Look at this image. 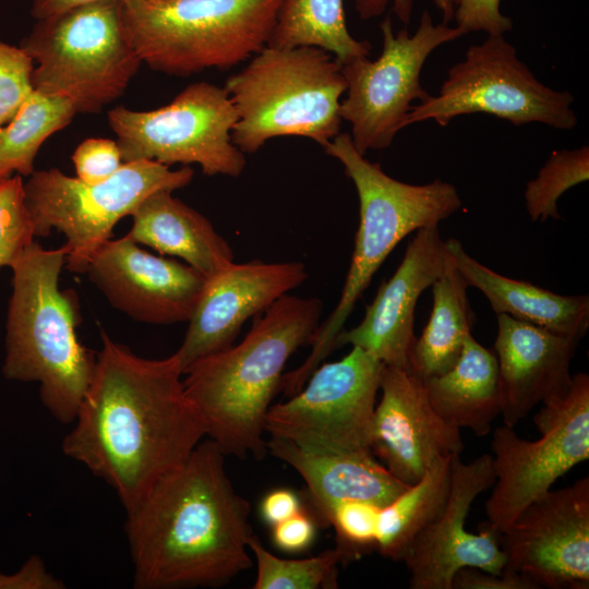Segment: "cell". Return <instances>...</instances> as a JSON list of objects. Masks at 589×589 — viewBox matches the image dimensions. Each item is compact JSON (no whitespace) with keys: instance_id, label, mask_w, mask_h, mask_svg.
<instances>
[{"instance_id":"6da1fadb","label":"cell","mask_w":589,"mask_h":589,"mask_svg":"<svg viewBox=\"0 0 589 589\" xmlns=\"http://www.w3.org/2000/svg\"><path fill=\"white\" fill-rule=\"evenodd\" d=\"M100 335L94 373L62 450L109 484L127 512L189 457L206 428L175 354L142 358Z\"/></svg>"},{"instance_id":"7a4b0ae2","label":"cell","mask_w":589,"mask_h":589,"mask_svg":"<svg viewBox=\"0 0 589 589\" xmlns=\"http://www.w3.org/2000/svg\"><path fill=\"white\" fill-rule=\"evenodd\" d=\"M212 440L127 510L137 589L218 587L252 566L250 504L236 492Z\"/></svg>"},{"instance_id":"3957f363","label":"cell","mask_w":589,"mask_h":589,"mask_svg":"<svg viewBox=\"0 0 589 589\" xmlns=\"http://www.w3.org/2000/svg\"><path fill=\"white\" fill-rule=\"evenodd\" d=\"M322 300L285 294L254 316L236 346L185 371L187 395L200 411L206 436L225 455L263 459L265 417L290 356L309 344L321 323Z\"/></svg>"},{"instance_id":"277c9868","label":"cell","mask_w":589,"mask_h":589,"mask_svg":"<svg viewBox=\"0 0 589 589\" xmlns=\"http://www.w3.org/2000/svg\"><path fill=\"white\" fill-rule=\"evenodd\" d=\"M63 247L46 250L35 241L11 265L2 374L39 384L51 416L72 423L91 383L96 353L77 339L75 296L59 288Z\"/></svg>"},{"instance_id":"5b68a950","label":"cell","mask_w":589,"mask_h":589,"mask_svg":"<svg viewBox=\"0 0 589 589\" xmlns=\"http://www.w3.org/2000/svg\"><path fill=\"white\" fill-rule=\"evenodd\" d=\"M324 149L344 166L353 182L360 220L338 303L311 337L312 350L308 358L281 377L279 392L288 397L303 387L313 371L335 349L336 337L394 248L409 233L438 225L461 206L457 189L449 182L435 179L416 185L389 177L378 163H371L356 149L348 133H338Z\"/></svg>"},{"instance_id":"8992f818","label":"cell","mask_w":589,"mask_h":589,"mask_svg":"<svg viewBox=\"0 0 589 589\" xmlns=\"http://www.w3.org/2000/svg\"><path fill=\"white\" fill-rule=\"evenodd\" d=\"M237 111L231 139L243 154L267 141L301 136L325 147L341 125V65L313 46H266L225 83Z\"/></svg>"},{"instance_id":"52a82bcc","label":"cell","mask_w":589,"mask_h":589,"mask_svg":"<svg viewBox=\"0 0 589 589\" xmlns=\"http://www.w3.org/2000/svg\"><path fill=\"white\" fill-rule=\"evenodd\" d=\"M283 0H124L142 63L168 75L229 69L267 46Z\"/></svg>"},{"instance_id":"ba28073f","label":"cell","mask_w":589,"mask_h":589,"mask_svg":"<svg viewBox=\"0 0 589 589\" xmlns=\"http://www.w3.org/2000/svg\"><path fill=\"white\" fill-rule=\"evenodd\" d=\"M20 46L34 61L35 91L67 97L77 113L99 112L122 96L142 64L117 0L36 20Z\"/></svg>"},{"instance_id":"9c48e42d","label":"cell","mask_w":589,"mask_h":589,"mask_svg":"<svg viewBox=\"0 0 589 589\" xmlns=\"http://www.w3.org/2000/svg\"><path fill=\"white\" fill-rule=\"evenodd\" d=\"M193 175L189 166L171 170L152 160L123 163L110 178L93 184L58 168L34 170L24 190L35 237L61 232L67 268L85 273L120 219L131 216L156 191L184 188Z\"/></svg>"},{"instance_id":"30bf717a","label":"cell","mask_w":589,"mask_h":589,"mask_svg":"<svg viewBox=\"0 0 589 589\" xmlns=\"http://www.w3.org/2000/svg\"><path fill=\"white\" fill-rule=\"evenodd\" d=\"M238 116L225 87L195 82L153 110L117 106L108 123L123 163L196 164L207 176H240L247 159L232 142Z\"/></svg>"},{"instance_id":"8fae6325","label":"cell","mask_w":589,"mask_h":589,"mask_svg":"<svg viewBox=\"0 0 589 589\" xmlns=\"http://www.w3.org/2000/svg\"><path fill=\"white\" fill-rule=\"evenodd\" d=\"M574 97L541 83L503 35L468 48L447 73L438 94L412 105L405 128L425 120L441 127L461 115L484 112L515 125L539 122L560 130L577 124Z\"/></svg>"},{"instance_id":"7c38bea8","label":"cell","mask_w":589,"mask_h":589,"mask_svg":"<svg viewBox=\"0 0 589 589\" xmlns=\"http://www.w3.org/2000/svg\"><path fill=\"white\" fill-rule=\"evenodd\" d=\"M541 436L519 437L496 428L491 448L494 488L485 503L488 524L502 533L536 498L573 467L589 458V376L573 375L569 392L543 404L533 417Z\"/></svg>"},{"instance_id":"4fadbf2b","label":"cell","mask_w":589,"mask_h":589,"mask_svg":"<svg viewBox=\"0 0 589 589\" xmlns=\"http://www.w3.org/2000/svg\"><path fill=\"white\" fill-rule=\"evenodd\" d=\"M383 368L356 346L341 360L320 364L289 400L268 408L265 433L312 452L373 454Z\"/></svg>"},{"instance_id":"5bb4252c","label":"cell","mask_w":589,"mask_h":589,"mask_svg":"<svg viewBox=\"0 0 589 589\" xmlns=\"http://www.w3.org/2000/svg\"><path fill=\"white\" fill-rule=\"evenodd\" d=\"M381 32L383 47L376 60L361 57L341 65L346 97L340 116L351 124L350 136L361 155L392 144L405 128L411 103L431 96L420 84L425 60L438 46L464 35L457 26L433 24L428 11L412 35L406 27L394 34L388 16L381 23Z\"/></svg>"},{"instance_id":"9a60e30c","label":"cell","mask_w":589,"mask_h":589,"mask_svg":"<svg viewBox=\"0 0 589 589\" xmlns=\"http://www.w3.org/2000/svg\"><path fill=\"white\" fill-rule=\"evenodd\" d=\"M503 570L540 588L589 587V478L549 490L501 533Z\"/></svg>"},{"instance_id":"2e32d148","label":"cell","mask_w":589,"mask_h":589,"mask_svg":"<svg viewBox=\"0 0 589 589\" xmlns=\"http://www.w3.org/2000/svg\"><path fill=\"white\" fill-rule=\"evenodd\" d=\"M494 480L492 455L483 454L469 462H464L460 455L452 457L445 504L413 540L404 560L411 589H452L453 576L462 567L503 572L501 533L488 522L479 526V533L465 529L473 501Z\"/></svg>"},{"instance_id":"e0dca14e","label":"cell","mask_w":589,"mask_h":589,"mask_svg":"<svg viewBox=\"0 0 589 589\" xmlns=\"http://www.w3.org/2000/svg\"><path fill=\"white\" fill-rule=\"evenodd\" d=\"M85 274L115 309L161 325L188 322L206 280L188 264L148 253L128 235L107 240Z\"/></svg>"},{"instance_id":"ac0fdd59","label":"cell","mask_w":589,"mask_h":589,"mask_svg":"<svg viewBox=\"0 0 589 589\" xmlns=\"http://www.w3.org/2000/svg\"><path fill=\"white\" fill-rule=\"evenodd\" d=\"M308 278L298 261L260 260L223 267L206 278L184 339L173 353L182 373L196 361L232 346L242 325Z\"/></svg>"},{"instance_id":"d6986e66","label":"cell","mask_w":589,"mask_h":589,"mask_svg":"<svg viewBox=\"0 0 589 589\" xmlns=\"http://www.w3.org/2000/svg\"><path fill=\"white\" fill-rule=\"evenodd\" d=\"M372 424V453L401 482L417 483L437 461L460 455V430L432 407L423 382L404 368L384 365Z\"/></svg>"},{"instance_id":"ffe728a7","label":"cell","mask_w":589,"mask_h":589,"mask_svg":"<svg viewBox=\"0 0 589 589\" xmlns=\"http://www.w3.org/2000/svg\"><path fill=\"white\" fill-rule=\"evenodd\" d=\"M450 260L438 225L417 230L396 272L366 305L362 321L349 330L342 329L334 348L360 347L384 365L407 369L417 339L413 324L418 299L445 272Z\"/></svg>"},{"instance_id":"44dd1931","label":"cell","mask_w":589,"mask_h":589,"mask_svg":"<svg viewBox=\"0 0 589 589\" xmlns=\"http://www.w3.org/2000/svg\"><path fill=\"white\" fill-rule=\"evenodd\" d=\"M495 352L504 424L515 426L538 404L570 389V361L578 339L497 314Z\"/></svg>"},{"instance_id":"7402d4cb","label":"cell","mask_w":589,"mask_h":589,"mask_svg":"<svg viewBox=\"0 0 589 589\" xmlns=\"http://www.w3.org/2000/svg\"><path fill=\"white\" fill-rule=\"evenodd\" d=\"M266 449L303 478L309 502L323 524L344 501H364L384 507L409 485L394 477L373 454L323 453L271 437Z\"/></svg>"},{"instance_id":"603a6c76","label":"cell","mask_w":589,"mask_h":589,"mask_svg":"<svg viewBox=\"0 0 589 589\" xmlns=\"http://www.w3.org/2000/svg\"><path fill=\"white\" fill-rule=\"evenodd\" d=\"M468 286L479 289L497 314H507L555 334L580 339L589 328V297L563 296L526 280L512 279L470 256L460 241H445Z\"/></svg>"},{"instance_id":"cb8c5ba5","label":"cell","mask_w":589,"mask_h":589,"mask_svg":"<svg viewBox=\"0 0 589 589\" xmlns=\"http://www.w3.org/2000/svg\"><path fill=\"white\" fill-rule=\"evenodd\" d=\"M172 192L149 194L131 215L127 235L160 254L183 260L207 278L233 262L232 249L205 216Z\"/></svg>"},{"instance_id":"d4e9b609","label":"cell","mask_w":589,"mask_h":589,"mask_svg":"<svg viewBox=\"0 0 589 589\" xmlns=\"http://www.w3.org/2000/svg\"><path fill=\"white\" fill-rule=\"evenodd\" d=\"M434 410L449 424L485 436L502 411L496 356L469 334L445 373L422 381Z\"/></svg>"},{"instance_id":"484cf974","label":"cell","mask_w":589,"mask_h":589,"mask_svg":"<svg viewBox=\"0 0 589 589\" xmlns=\"http://www.w3.org/2000/svg\"><path fill=\"white\" fill-rule=\"evenodd\" d=\"M452 256V255H450ZM433 305L428 324L412 347L408 368L421 381L445 373L457 362L476 322L467 288L452 257L433 283Z\"/></svg>"},{"instance_id":"4316f807","label":"cell","mask_w":589,"mask_h":589,"mask_svg":"<svg viewBox=\"0 0 589 589\" xmlns=\"http://www.w3.org/2000/svg\"><path fill=\"white\" fill-rule=\"evenodd\" d=\"M267 46L318 47L340 65L369 57L371 45L348 31L342 0H283Z\"/></svg>"},{"instance_id":"83f0119b","label":"cell","mask_w":589,"mask_h":589,"mask_svg":"<svg viewBox=\"0 0 589 589\" xmlns=\"http://www.w3.org/2000/svg\"><path fill=\"white\" fill-rule=\"evenodd\" d=\"M453 456L434 464L417 483L381 507L375 549L384 557L404 561L413 540L438 514L449 491Z\"/></svg>"},{"instance_id":"f1b7e54d","label":"cell","mask_w":589,"mask_h":589,"mask_svg":"<svg viewBox=\"0 0 589 589\" xmlns=\"http://www.w3.org/2000/svg\"><path fill=\"white\" fill-rule=\"evenodd\" d=\"M76 113L67 97L34 91L13 119L0 127V165L22 177L32 175L44 142L67 128Z\"/></svg>"},{"instance_id":"f546056e","label":"cell","mask_w":589,"mask_h":589,"mask_svg":"<svg viewBox=\"0 0 589 589\" xmlns=\"http://www.w3.org/2000/svg\"><path fill=\"white\" fill-rule=\"evenodd\" d=\"M248 546L256 561L254 589H335L338 588V565L348 562L337 546L303 560L274 555L255 534L249 538Z\"/></svg>"},{"instance_id":"4dcf8cb0","label":"cell","mask_w":589,"mask_h":589,"mask_svg":"<svg viewBox=\"0 0 589 589\" xmlns=\"http://www.w3.org/2000/svg\"><path fill=\"white\" fill-rule=\"evenodd\" d=\"M589 179V147L561 149L551 153L539 170L537 178L530 180L524 193L527 212L533 221L560 219L557 200L560 196Z\"/></svg>"},{"instance_id":"1f68e13d","label":"cell","mask_w":589,"mask_h":589,"mask_svg":"<svg viewBox=\"0 0 589 589\" xmlns=\"http://www.w3.org/2000/svg\"><path fill=\"white\" fill-rule=\"evenodd\" d=\"M24 181L13 173L0 181V268L11 265L34 242Z\"/></svg>"},{"instance_id":"d6a6232c","label":"cell","mask_w":589,"mask_h":589,"mask_svg":"<svg viewBox=\"0 0 589 589\" xmlns=\"http://www.w3.org/2000/svg\"><path fill=\"white\" fill-rule=\"evenodd\" d=\"M380 509L364 501H344L333 507L328 525L335 528L336 546L346 554L348 562L376 548Z\"/></svg>"},{"instance_id":"836d02e7","label":"cell","mask_w":589,"mask_h":589,"mask_svg":"<svg viewBox=\"0 0 589 589\" xmlns=\"http://www.w3.org/2000/svg\"><path fill=\"white\" fill-rule=\"evenodd\" d=\"M34 61L20 46L0 40V127L13 119L35 91Z\"/></svg>"},{"instance_id":"e575fe53","label":"cell","mask_w":589,"mask_h":589,"mask_svg":"<svg viewBox=\"0 0 589 589\" xmlns=\"http://www.w3.org/2000/svg\"><path fill=\"white\" fill-rule=\"evenodd\" d=\"M76 177L86 183H99L123 165L116 141L103 137L84 140L72 155Z\"/></svg>"},{"instance_id":"d590c367","label":"cell","mask_w":589,"mask_h":589,"mask_svg":"<svg viewBox=\"0 0 589 589\" xmlns=\"http://www.w3.org/2000/svg\"><path fill=\"white\" fill-rule=\"evenodd\" d=\"M501 0H456L454 19L464 34L485 32L504 35L510 31L513 21L501 13Z\"/></svg>"},{"instance_id":"8d00e7d4","label":"cell","mask_w":589,"mask_h":589,"mask_svg":"<svg viewBox=\"0 0 589 589\" xmlns=\"http://www.w3.org/2000/svg\"><path fill=\"white\" fill-rule=\"evenodd\" d=\"M452 589H540V587L517 573L503 570L495 574L477 567H462L453 576Z\"/></svg>"},{"instance_id":"74e56055","label":"cell","mask_w":589,"mask_h":589,"mask_svg":"<svg viewBox=\"0 0 589 589\" xmlns=\"http://www.w3.org/2000/svg\"><path fill=\"white\" fill-rule=\"evenodd\" d=\"M272 527L275 546L290 553L308 549L316 532L315 522L303 509Z\"/></svg>"},{"instance_id":"f35d334b","label":"cell","mask_w":589,"mask_h":589,"mask_svg":"<svg viewBox=\"0 0 589 589\" xmlns=\"http://www.w3.org/2000/svg\"><path fill=\"white\" fill-rule=\"evenodd\" d=\"M64 584L47 570L43 560L31 556L13 574L0 570V589H63Z\"/></svg>"},{"instance_id":"ab89813d","label":"cell","mask_w":589,"mask_h":589,"mask_svg":"<svg viewBox=\"0 0 589 589\" xmlns=\"http://www.w3.org/2000/svg\"><path fill=\"white\" fill-rule=\"evenodd\" d=\"M390 1H394V10L398 17L407 23L411 14V0H354V8L360 19L369 20L380 16ZM433 1L443 14L442 23L447 24L450 22L454 19L456 0Z\"/></svg>"},{"instance_id":"60d3db41","label":"cell","mask_w":589,"mask_h":589,"mask_svg":"<svg viewBox=\"0 0 589 589\" xmlns=\"http://www.w3.org/2000/svg\"><path fill=\"white\" fill-rule=\"evenodd\" d=\"M302 510L299 496L289 489H276L265 495L261 514L265 522L274 526Z\"/></svg>"},{"instance_id":"b9f144b4","label":"cell","mask_w":589,"mask_h":589,"mask_svg":"<svg viewBox=\"0 0 589 589\" xmlns=\"http://www.w3.org/2000/svg\"><path fill=\"white\" fill-rule=\"evenodd\" d=\"M103 0H31V15L35 20L44 19L68 9ZM124 1V0H117Z\"/></svg>"},{"instance_id":"7bdbcfd3","label":"cell","mask_w":589,"mask_h":589,"mask_svg":"<svg viewBox=\"0 0 589 589\" xmlns=\"http://www.w3.org/2000/svg\"><path fill=\"white\" fill-rule=\"evenodd\" d=\"M11 175H13V172L0 165V181Z\"/></svg>"}]
</instances>
